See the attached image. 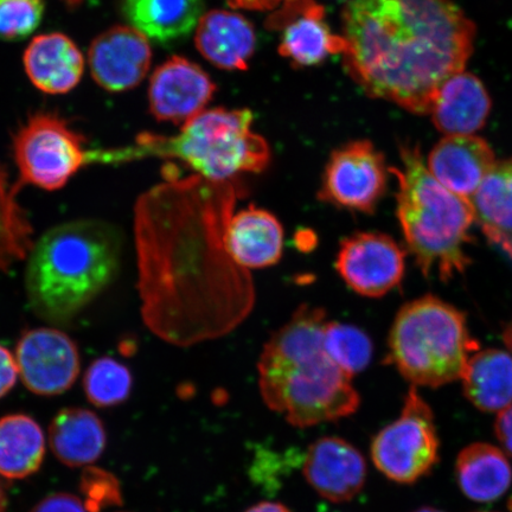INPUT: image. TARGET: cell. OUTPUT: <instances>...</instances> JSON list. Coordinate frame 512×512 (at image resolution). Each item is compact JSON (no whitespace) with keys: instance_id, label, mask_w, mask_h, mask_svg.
<instances>
[{"instance_id":"cell-1","label":"cell","mask_w":512,"mask_h":512,"mask_svg":"<svg viewBox=\"0 0 512 512\" xmlns=\"http://www.w3.org/2000/svg\"><path fill=\"white\" fill-rule=\"evenodd\" d=\"M164 171L165 181L134 208L142 315L164 342L191 347L229 334L253 310L251 274L226 247L228 222L246 189L240 178H181L172 164Z\"/></svg>"},{"instance_id":"cell-2","label":"cell","mask_w":512,"mask_h":512,"mask_svg":"<svg viewBox=\"0 0 512 512\" xmlns=\"http://www.w3.org/2000/svg\"><path fill=\"white\" fill-rule=\"evenodd\" d=\"M342 24L350 78L413 114L431 113L475 48L476 25L453 0H350Z\"/></svg>"},{"instance_id":"cell-3","label":"cell","mask_w":512,"mask_h":512,"mask_svg":"<svg viewBox=\"0 0 512 512\" xmlns=\"http://www.w3.org/2000/svg\"><path fill=\"white\" fill-rule=\"evenodd\" d=\"M326 323L322 307L300 305L268 339L259 358L262 399L294 427L347 418L360 407L351 377L326 354Z\"/></svg>"},{"instance_id":"cell-4","label":"cell","mask_w":512,"mask_h":512,"mask_svg":"<svg viewBox=\"0 0 512 512\" xmlns=\"http://www.w3.org/2000/svg\"><path fill=\"white\" fill-rule=\"evenodd\" d=\"M123 236L112 224L83 220L49 230L30 253L27 292L43 320L68 324L120 270Z\"/></svg>"},{"instance_id":"cell-5","label":"cell","mask_w":512,"mask_h":512,"mask_svg":"<svg viewBox=\"0 0 512 512\" xmlns=\"http://www.w3.org/2000/svg\"><path fill=\"white\" fill-rule=\"evenodd\" d=\"M402 168H390L398 179V219L416 264L426 277L447 281L470 265L465 253L475 209L433 177L419 145L400 146Z\"/></svg>"},{"instance_id":"cell-6","label":"cell","mask_w":512,"mask_h":512,"mask_svg":"<svg viewBox=\"0 0 512 512\" xmlns=\"http://www.w3.org/2000/svg\"><path fill=\"white\" fill-rule=\"evenodd\" d=\"M253 120L249 110L214 108L187 121L177 136L140 134L136 144L115 152V157L177 159L196 175L215 182L260 174L270 165L272 155L265 138L252 131Z\"/></svg>"},{"instance_id":"cell-7","label":"cell","mask_w":512,"mask_h":512,"mask_svg":"<svg viewBox=\"0 0 512 512\" xmlns=\"http://www.w3.org/2000/svg\"><path fill=\"white\" fill-rule=\"evenodd\" d=\"M388 345L387 361L415 386L431 388L460 379L479 348L463 312L432 296L402 307Z\"/></svg>"},{"instance_id":"cell-8","label":"cell","mask_w":512,"mask_h":512,"mask_svg":"<svg viewBox=\"0 0 512 512\" xmlns=\"http://www.w3.org/2000/svg\"><path fill=\"white\" fill-rule=\"evenodd\" d=\"M86 139L60 115L40 112L28 118L14 137L19 184L60 190L87 162Z\"/></svg>"},{"instance_id":"cell-9","label":"cell","mask_w":512,"mask_h":512,"mask_svg":"<svg viewBox=\"0 0 512 512\" xmlns=\"http://www.w3.org/2000/svg\"><path fill=\"white\" fill-rule=\"evenodd\" d=\"M440 441L434 415L415 387L409 389L399 419L384 427L371 443V458L382 475L414 484L439 463Z\"/></svg>"},{"instance_id":"cell-10","label":"cell","mask_w":512,"mask_h":512,"mask_svg":"<svg viewBox=\"0 0 512 512\" xmlns=\"http://www.w3.org/2000/svg\"><path fill=\"white\" fill-rule=\"evenodd\" d=\"M386 159L369 140L338 147L325 165L318 200L339 209L373 214L387 190Z\"/></svg>"},{"instance_id":"cell-11","label":"cell","mask_w":512,"mask_h":512,"mask_svg":"<svg viewBox=\"0 0 512 512\" xmlns=\"http://www.w3.org/2000/svg\"><path fill=\"white\" fill-rule=\"evenodd\" d=\"M336 270L355 293L380 298L400 285L405 252L386 234L356 233L342 240Z\"/></svg>"},{"instance_id":"cell-12","label":"cell","mask_w":512,"mask_h":512,"mask_svg":"<svg viewBox=\"0 0 512 512\" xmlns=\"http://www.w3.org/2000/svg\"><path fill=\"white\" fill-rule=\"evenodd\" d=\"M15 357L24 386L41 396L67 392L80 373L78 347L72 338L56 329L25 331Z\"/></svg>"},{"instance_id":"cell-13","label":"cell","mask_w":512,"mask_h":512,"mask_svg":"<svg viewBox=\"0 0 512 512\" xmlns=\"http://www.w3.org/2000/svg\"><path fill=\"white\" fill-rule=\"evenodd\" d=\"M266 28L280 32L279 54L296 67L317 66L347 47L344 37L330 30L324 6L316 0H285Z\"/></svg>"},{"instance_id":"cell-14","label":"cell","mask_w":512,"mask_h":512,"mask_svg":"<svg viewBox=\"0 0 512 512\" xmlns=\"http://www.w3.org/2000/svg\"><path fill=\"white\" fill-rule=\"evenodd\" d=\"M215 91V83L198 64L174 56L151 76L150 111L158 121L183 126L206 111Z\"/></svg>"},{"instance_id":"cell-15","label":"cell","mask_w":512,"mask_h":512,"mask_svg":"<svg viewBox=\"0 0 512 512\" xmlns=\"http://www.w3.org/2000/svg\"><path fill=\"white\" fill-rule=\"evenodd\" d=\"M88 61L99 86L113 93L128 91L149 73L152 61L149 38L136 28L117 25L95 38Z\"/></svg>"},{"instance_id":"cell-16","label":"cell","mask_w":512,"mask_h":512,"mask_svg":"<svg viewBox=\"0 0 512 512\" xmlns=\"http://www.w3.org/2000/svg\"><path fill=\"white\" fill-rule=\"evenodd\" d=\"M304 477L319 496L332 503L349 502L366 484V459L347 440L325 437L307 450Z\"/></svg>"},{"instance_id":"cell-17","label":"cell","mask_w":512,"mask_h":512,"mask_svg":"<svg viewBox=\"0 0 512 512\" xmlns=\"http://www.w3.org/2000/svg\"><path fill=\"white\" fill-rule=\"evenodd\" d=\"M496 162L485 139L475 134H453L433 147L426 165L441 185L471 201Z\"/></svg>"},{"instance_id":"cell-18","label":"cell","mask_w":512,"mask_h":512,"mask_svg":"<svg viewBox=\"0 0 512 512\" xmlns=\"http://www.w3.org/2000/svg\"><path fill=\"white\" fill-rule=\"evenodd\" d=\"M284 239L277 217L253 204L233 214L226 229L227 251L247 271L277 265L283 258Z\"/></svg>"},{"instance_id":"cell-19","label":"cell","mask_w":512,"mask_h":512,"mask_svg":"<svg viewBox=\"0 0 512 512\" xmlns=\"http://www.w3.org/2000/svg\"><path fill=\"white\" fill-rule=\"evenodd\" d=\"M491 107L484 83L463 70L440 87L430 114L434 126L446 136L473 134L485 126Z\"/></svg>"},{"instance_id":"cell-20","label":"cell","mask_w":512,"mask_h":512,"mask_svg":"<svg viewBox=\"0 0 512 512\" xmlns=\"http://www.w3.org/2000/svg\"><path fill=\"white\" fill-rule=\"evenodd\" d=\"M196 48L215 67L246 70L255 47L251 22L233 11L211 10L203 14L196 27Z\"/></svg>"},{"instance_id":"cell-21","label":"cell","mask_w":512,"mask_h":512,"mask_svg":"<svg viewBox=\"0 0 512 512\" xmlns=\"http://www.w3.org/2000/svg\"><path fill=\"white\" fill-rule=\"evenodd\" d=\"M29 79L47 94H66L79 85L85 69L83 55L69 37L59 32L34 38L24 53Z\"/></svg>"},{"instance_id":"cell-22","label":"cell","mask_w":512,"mask_h":512,"mask_svg":"<svg viewBox=\"0 0 512 512\" xmlns=\"http://www.w3.org/2000/svg\"><path fill=\"white\" fill-rule=\"evenodd\" d=\"M107 435L99 416L85 408H64L49 427L54 456L68 467L91 465L105 451Z\"/></svg>"},{"instance_id":"cell-23","label":"cell","mask_w":512,"mask_h":512,"mask_svg":"<svg viewBox=\"0 0 512 512\" xmlns=\"http://www.w3.org/2000/svg\"><path fill=\"white\" fill-rule=\"evenodd\" d=\"M203 10V0H121V11L131 27L158 43L187 37Z\"/></svg>"},{"instance_id":"cell-24","label":"cell","mask_w":512,"mask_h":512,"mask_svg":"<svg viewBox=\"0 0 512 512\" xmlns=\"http://www.w3.org/2000/svg\"><path fill=\"white\" fill-rule=\"evenodd\" d=\"M456 477L460 490L478 503L497 501L512 483L507 454L494 445L476 443L458 454Z\"/></svg>"},{"instance_id":"cell-25","label":"cell","mask_w":512,"mask_h":512,"mask_svg":"<svg viewBox=\"0 0 512 512\" xmlns=\"http://www.w3.org/2000/svg\"><path fill=\"white\" fill-rule=\"evenodd\" d=\"M460 379L466 399L480 411L499 413L512 405V356L508 352L476 351Z\"/></svg>"},{"instance_id":"cell-26","label":"cell","mask_w":512,"mask_h":512,"mask_svg":"<svg viewBox=\"0 0 512 512\" xmlns=\"http://www.w3.org/2000/svg\"><path fill=\"white\" fill-rule=\"evenodd\" d=\"M471 203L486 238L512 258V158L496 162Z\"/></svg>"},{"instance_id":"cell-27","label":"cell","mask_w":512,"mask_h":512,"mask_svg":"<svg viewBox=\"0 0 512 512\" xmlns=\"http://www.w3.org/2000/svg\"><path fill=\"white\" fill-rule=\"evenodd\" d=\"M46 454V438L40 425L24 414L0 419V477L23 479L34 475Z\"/></svg>"},{"instance_id":"cell-28","label":"cell","mask_w":512,"mask_h":512,"mask_svg":"<svg viewBox=\"0 0 512 512\" xmlns=\"http://www.w3.org/2000/svg\"><path fill=\"white\" fill-rule=\"evenodd\" d=\"M18 184L10 182L8 170L0 164V271L8 272L34 248V229L17 200Z\"/></svg>"},{"instance_id":"cell-29","label":"cell","mask_w":512,"mask_h":512,"mask_svg":"<svg viewBox=\"0 0 512 512\" xmlns=\"http://www.w3.org/2000/svg\"><path fill=\"white\" fill-rule=\"evenodd\" d=\"M323 344L331 361L350 377L366 370L374 354L366 332L349 324L326 323Z\"/></svg>"},{"instance_id":"cell-30","label":"cell","mask_w":512,"mask_h":512,"mask_svg":"<svg viewBox=\"0 0 512 512\" xmlns=\"http://www.w3.org/2000/svg\"><path fill=\"white\" fill-rule=\"evenodd\" d=\"M132 383L130 370L124 364L110 357H102L87 369L83 388L92 405L110 408L128 399Z\"/></svg>"},{"instance_id":"cell-31","label":"cell","mask_w":512,"mask_h":512,"mask_svg":"<svg viewBox=\"0 0 512 512\" xmlns=\"http://www.w3.org/2000/svg\"><path fill=\"white\" fill-rule=\"evenodd\" d=\"M44 0H0V40L22 41L43 19Z\"/></svg>"},{"instance_id":"cell-32","label":"cell","mask_w":512,"mask_h":512,"mask_svg":"<svg viewBox=\"0 0 512 512\" xmlns=\"http://www.w3.org/2000/svg\"><path fill=\"white\" fill-rule=\"evenodd\" d=\"M30 512H88L79 497L70 494H53L43 498Z\"/></svg>"},{"instance_id":"cell-33","label":"cell","mask_w":512,"mask_h":512,"mask_svg":"<svg viewBox=\"0 0 512 512\" xmlns=\"http://www.w3.org/2000/svg\"><path fill=\"white\" fill-rule=\"evenodd\" d=\"M18 375L16 357L0 345V399L15 387Z\"/></svg>"},{"instance_id":"cell-34","label":"cell","mask_w":512,"mask_h":512,"mask_svg":"<svg viewBox=\"0 0 512 512\" xmlns=\"http://www.w3.org/2000/svg\"><path fill=\"white\" fill-rule=\"evenodd\" d=\"M495 434L505 454L512 457V405L499 412L495 422Z\"/></svg>"},{"instance_id":"cell-35","label":"cell","mask_w":512,"mask_h":512,"mask_svg":"<svg viewBox=\"0 0 512 512\" xmlns=\"http://www.w3.org/2000/svg\"><path fill=\"white\" fill-rule=\"evenodd\" d=\"M285 0H227V3L234 9H245L252 11H271L278 9Z\"/></svg>"},{"instance_id":"cell-36","label":"cell","mask_w":512,"mask_h":512,"mask_svg":"<svg viewBox=\"0 0 512 512\" xmlns=\"http://www.w3.org/2000/svg\"><path fill=\"white\" fill-rule=\"evenodd\" d=\"M245 512H291L284 504L275 502H261L253 505Z\"/></svg>"},{"instance_id":"cell-37","label":"cell","mask_w":512,"mask_h":512,"mask_svg":"<svg viewBox=\"0 0 512 512\" xmlns=\"http://www.w3.org/2000/svg\"><path fill=\"white\" fill-rule=\"evenodd\" d=\"M503 339L512 354V322L507 326V329H505Z\"/></svg>"},{"instance_id":"cell-38","label":"cell","mask_w":512,"mask_h":512,"mask_svg":"<svg viewBox=\"0 0 512 512\" xmlns=\"http://www.w3.org/2000/svg\"><path fill=\"white\" fill-rule=\"evenodd\" d=\"M6 507H8V497H6L4 486L0 482V512H5Z\"/></svg>"},{"instance_id":"cell-39","label":"cell","mask_w":512,"mask_h":512,"mask_svg":"<svg viewBox=\"0 0 512 512\" xmlns=\"http://www.w3.org/2000/svg\"><path fill=\"white\" fill-rule=\"evenodd\" d=\"M64 4L69 6V8H78V6L83 2V0H62Z\"/></svg>"},{"instance_id":"cell-40","label":"cell","mask_w":512,"mask_h":512,"mask_svg":"<svg viewBox=\"0 0 512 512\" xmlns=\"http://www.w3.org/2000/svg\"><path fill=\"white\" fill-rule=\"evenodd\" d=\"M414 512H445V511H441L437 508H432V507H424V508L415 510Z\"/></svg>"}]
</instances>
